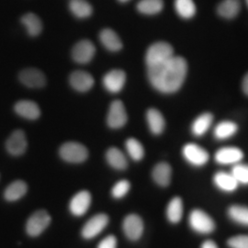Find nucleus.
<instances>
[{
    "mask_svg": "<svg viewBox=\"0 0 248 248\" xmlns=\"http://www.w3.org/2000/svg\"><path fill=\"white\" fill-rule=\"evenodd\" d=\"M174 6L180 18L189 19L195 16L197 9L193 0H175Z\"/></svg>",
    "mask_w": 248,
    "mask_h": 248,
    "instance_id": "nucleus-32",
    "label": "nucleus"
},
{
    "mask_svg": "<svg viewBox=\"0 0 248 248\" xmlns=\"http://www.w3.org/2000/svg\"><path fill=\"white\" fill-rule=\"evenodd\" d=\"M182 155L187 164L195 168H202L210 160L207 150L193 142H188L183 146Z\"/></svg>",
    "mask_w": 248,
    "mask_h": 248,
    "instance_id": "nucleus-5",
    "label": "nucleus"
},
{
    "mask_svg": "<svg viewBox=\"0 0 248 248\" xmlns=\"http://www.w3.org/2000/svg\"><path fill=\"white\" fill-rule=\"evenodd\" d=\"M190 229L198 234H211L216 229V222L213 217L202 209H193L187 219Z\"/></svg>",
    "mask_w": 248,
    "mask_h": 248,
    "instance_id": "nucleus-2",
    "label": "nucleus"
},
{
    "mask_svg": "<svg viewBox=\"0 0 248 248\" xmlns=\"http://www.w3.org/2000/svg\"><path fill=\"white\" fill-rule=\"evenodd\" d=\"M152 177L155 184L162 187H167L170 185L172 180V168L166 163L161 162L155 166L152 171Z\"/></svg>",
    "mask_w": 248,
    "mask_h": 248,
    "instance_id": "nucleus-18",
    "label": "nucleus"
},
{
    "mask_svg": "<svg viewBox=\"0 0 248 248\" xmlns=\"http://www.w3.org/2000/svg\"><path fill=\"white\" fill-rule=\"evenodd\" d=\"M238 132V125L234 122L222 121L217 124L213 130V135L216 140L224 141L230 139Z\"/></svg>",
    "mask_w": 248,
    "mask_h": 248,
    "instance_id": "nucleus-25",
    "label": "nucleus"
},
{
    "mask_svg": "<svg viewBox=\"0 0 248 248\" xmlns=\"http://www.w3.org/2000/svg\"><path fill=\"white\" fill-rule=\"evenodd\" d=\"M99 40L101 44L110 52H119L123 49V42L114 31L110 29H104L99 33Z\"/></svg>",
    "mask_w": 248,
    "mask_h": 248,
    "instance_id": "nucleus-22",
    "label": "nucleus"
},
{
    "mask_svg": "<svg viewBox=\"0 0 248 248\" xmlns=\"http://www.w3.org/2000/svg\"><path fill=\"white\" fill-rule=\"evenodd\" d=\"M184 213V204L183 201L180 197L176 196L170 200L167 210H166V216L167 219L172 224H177L182 220Z\"/></svg>",
    "mask_w": 248,
    "mask_h": 248,
    "instance_id": "nucleus-21",
    "label": "nucleus"
},
{
    "mask_svg": "<svg viewBox=\"0 0 248 248\" xmlns=\"http://www.w3.org/2000/svg\"><path fill=\"white\" fill-rule=\"evenodd\" d=\"M137 10L143 15H156L164 9L163 0H140L136 6Z\"/></svg>",
    "mask_w": 248,
    "mask_h": 248,
    "instance_id": "nucleus-31",
    "label": "nucleus"
},
{
    "mask_svg": "<svg viewBox=\"0 0 248 248\" xmlns=\"http://www.w3.org/2000/svg\"><path fill=\"white\" fill-rule=\"evenodd\" d=\"M117 248V238L114 235H108L98 244V248Z\"/></svg>",
    "mask_w": 248,
    "mask_h": 248,
    "instance_id": "nucleus-37",
    "label": "nucleus"
},
{
    "mask_svg": "<svg viewBox=\"0 0 248 248\" xmlns=\"http://www.w3.org/2000/svg\"><path fill=\"white\" fill-rule=\"evenodd\" d=\"M121 3H125V2H128L129 0H119Z\"/></svg>",
    "mask_w": 248,
    "mask_h": 248,
    "instance_id": "nucleus-40",
    "label": "nucleus"
},
{
    "mask_svg": "<svg viewBox=\"0 0 248 248\" xmlns=\"http://www.w3.org/2000/svg\"><path fill=\"white\" fill-rule=\"evenodd\" d=\"M125 147L130 157L134 161H141L144 157V148L135 138H129L125 142Z\"/></svg>",
    "mask_w": 248,
    "mask_h": 248,
    "instance_id": "nucleus-33",
    "label": "nucleus"
},
{
    "mask_svg": "<svg viewBox=\"0 0 248 248\" xmlns=\"http://www.w3.org/2000/svg\"><path fill=\"white\" fill-rule=\"evenodd\" d=\"M241 9L239 0H222L218 5L217 13L219 16L226 19L236 18Z\"/></svg>",
    "mask_w": 248,
    "mask_h": 248,
    "instance_id": "nucleus-26",
    "label": "nucleus"
},
{
    "mask_svg": "<svg viewBox=\"0 0 248 248\" xmlns=\"http://www.w3.org/2000/svg\"><path fill=\"white\" fill-rule=\"evenodd\" d=\"M231 174L239 185L248 186V165L241 163L234 165L231 170Z\"/></svg>",
    "mask_w": 248,
    "mask_h": 248,
    "instance_id": "nucleus-34",
    "label": "nucleus"
},
{
    "mask_svg": "<svg viewBox=\"0 0 248 248\" xmlns=\"http://www.w3.org/2000/svg\"><path fill=\"white\" fill-rule=\"evenodd\" d=\"M131 188V183L126 180L123 179L117 182L114 186L111 189V195L115 199H123L124 197L128 194Z\"/></svg>",
    "mask_w": 248,
    "mask_h": 248,
    "instance_id": "nucleus-35",
    "label": "nucleus"
},
{
    "mask_svg": "<svg viewBox=\"0 0 248 248\" xmlns=\"http://www.w3.org/2000/svg\"><path fill=\"white\" fill-rule=\"evenodd\" d=\"M126 82V74L124 70H110L103 78V86L110 93H119L124 89Z\"/></svg>",
    "mask_w": 248,
    "mask_h": 248,
    "instance_id": "nucleus-15",
    "label": "nucleus"
},
{
    "mask_svg": "<svg viewBox=\"0 0 248 248\" xmlns=\"http://www.w3.org/2000/svg\"><path fill=\"white\" fill-rule=\"evenodd\" d=\"M28 142L25 133L22 130H16L9 135L6 142V149L13 156H19L27 150Z\"/></svg>",
    "mask_w": 248,
    "mask_h": 248,
    "instance_id": "nucleus-13",
    "label": "nucleus"
},
{
    "mask_svg": "<svg viewBox=\"0 0 248 248\" xmlns=\"http://www.w3.org/2000/svg\"><path fill=\"white\" fill-rule=\"evenodd\" d=\"M246 3H247V5H248V0H246Z\"/></svg>",
    "mask_w": 248,
    "mask_h": 248,
    "instance_id": "nucleus-41",
    "label": "nucleus"
},
{
    "mask_svg": "<svg viewBox=\"0 0 248 248\" xmlns=\"http://www.w3.org/2000/svg\"><path fill=\"white\" fill-rule=\"evenodd\" d=\"M69 9L72 14L78 18H89L93 13V8L86 0H71Z\"/></svg>",
    "mask_w": 248,
    "mask_h": 248,
    "instance_id": "nucleus-30",
    "label": "nucleus"
},
{
    "mask_svg": "<svg viewBox=\"0 0 248 248\" xmlns=\"http://www.w3.org/2000/svg\"><path fill=\"white\" fill-rule=\"evenodd\" d=\"M229 248H248V234H237L227 240Z\"/></svg>",
    "mask_w": 248,
    "mask_h": 248,
    "instance_id": "nucleus-36",
    "label": "nucleus"
},
{
    "mask_svg": "<svg viewBox=\"0 0 248 248\" xmlns=\"http://www.w3.org/2000/svg\"><path fill=\"white\" fill-rule=\"evenodd\" d=\"M213 185L216 188L223 193H233L238 189L240 186L233 176L228 172L219 171L216 172L213 177Z\"/></svg>",
    "mask_w": 248,
    "mask_h": 248,
    "instance_id": "nucleus-14",
    "label": "nucleus"
},
{
    "mask_svg": "<svg viewBox=\"0 0 248 248\" xmlns=\"http://www.w3.org/2000/svg\"><path fill=\"white\" fill-rule=\"evenodd\" d=\"M107 162L117 170H125L128 168V160L122 151L116 147H111L106 153Z\"/></svg>",
    "mask_w": 248,
    "mask_h": 248,
    "instance_id": "nucleus-28",
    "label": "nucleus"
},
{
    "mask_svg": "<svg viewBox=\"0 0 248 248\" xmlns=\"http://www.w3.org/2000/svg\"><path fill=\"white\" fill-rule=\"evenodd\" d=\"M21 23L26 27L29 35L38 36L43 31V23L41 18L33 13H28L21 18Z\"/></svg>",
    "mask_w": 248,
    "mask_h": 248,
    "instance_id": "nucleus-29",
    "label": "nucleus"
},
{
    "mask_svg": "<svg viewBox=\"0 0 248 248\" xmlns=\"http://www.w3.org/2000/svg\"><path fill=\"white\" fill-rule=\"evenodd\" d=\"M123 230L125 236L130 241L141 239L144 231V223L142 218L137 214H129L124 218Z\"/></svg>",
    "mask_w": 248,
    "mask_h": 248,
    "instance_id": "nucleus-8",
    "label": "nucleus"
},
{
    "mask_svg": "<svg viewBox=\"0 0 248 248\" xmlns=\"http://www.w3.org/2000/svg\"><path fill=\"white\" fill-rule=\"evenodd\" d=\"M174 56V49L166 42H157L151 45L145 53L146 67L165 62Z\"/></svg>",
    "mask_w": 248,
    "mask_h": 248,
    "instance_id": "nucleus-3",
    "label": "nucleus"
},
{
    "mask_svg": "<svg viewBox=\"0 0 248 248\" xmlns=\"http://www.w3.org/2000/svg\"><path fill=\"white\" fill-rule=\"evenodd\" d=\"M69 83L72 88L78 92H88L94 86V78L88 72H73L69 78Z\"/></svg>",
    "mask_w": 248,
    "mask_h": 248,
    "instance_id": "nucleus-17",
    "label": "nucleus"
},
{
    "mask_svg": "<svg viewBox=\"0 0 248 248\" xmlns=\"http://www.w3.org/2000/svg\"><path fill=\"white\" fill-rule=\"evenodd\" d=\"M201 248H219L214 240H205L201 245Z\"/></svg>",
    "mask_w": 248,
    "mask_h": 248,
    "instance_id": "nucleus-38",
    "label": "nucleus"
},
{
    "mask_svg": "<svg viewBox=\"0 0 248 248\" xmlns=\"http://www.w3.org/2000/svg\"><path fill=\"white\" fill-rule=\"evenodd\" d=\"M242 90H243V93L248 97V72L242 81Z\"/></svg>",
    "mask_w": 248,
    "mask_h": 248,
    "instance_id": "nucleus-39",
    "label": "nucleus"
},
{
    "mask_svg": "<svg viewBox=\"0 0 248 248\" xmlns=\"http://www.w3.org/2000/svg\"><path fill=\"white\" fill-rule=\"evenodd\" d=\"M96 53V47L89 40H81L73 47L72 58L78 63H89Z\"/></svg>",
    "mask_w": 248,
    "mask_h": 248,
    "instance_id": "nucleus-11",
    "label": "nucleus"
},
{
    "mask_svg": "<svg viewBox=\"0 0 248 248\" xmlns=\"http://www.w3.org/2000/svg\"><path fill=\"white\" fill-rule=\"evenodd\" d=\"M213 122V115L210 112H204L198 116L191 124L190 131L195 137H202L207 133Z\"/></svg>",
    "mask_w": 248,
    "mask_h": 248,
    "instance_id": "nucleus-24",
    "label": "nucleus"
},
{
    "mask_svg": "<svg viewBox=\"0 0 248 248\" xmlns=\"http://www.w3.org/2000/svg\"><path fill=\"white\" fill-rule=\"evenodd\" d=\"M146 68L152 87L164 94L177 92L182 88L187 75V62L183 57L176 55Z\"/></svg>",
    "mask_w": 248,
    "mask_h": 248,
    "instance_id": "nucleus-1",
    "label": "nucleus"
},
{
    "mask_svg": "<svg viewBox=\"0 0 248 248\" xmlns=\"http://www.w3.org/2000/svg\"><path fill=\"white\" fill-rule=\"evenodd\" d=\"M52 218L45 210H39L32 213L26 222V232L31 237L41 235L50 225Z\"/></svg>",
    "mask_w": 248,
    "mask_h": 248,
    "instance_id": "nucleus-6",
    "label": "nucleus"
},
{
    "mask_svg": "<svg viewBox=\"0 0 248 248\" xmlns=\"http://www.w3.org/2000/svg\"><path fill=\"white\" fill-rule=\"evenodd\" d=\"M146 121L151 133L160 135L166 129V120L158 109L151 108L146 112Z\"/></svg>",
    "mask_w": 248,
    "mask_h": 248,
    "instance_id": "nucleus-20",
    "label": "nucleus"
},
{
    "mask_svg": "<svg viewBox=\"0 0 248 248\" xmlns=\"http://www.w3.org/2000/svg\"><path fill=\"white\" fill-rule=\"evenodd\" d=\"M28 191V186L26 182L23 180H16L9 184L5 189L4 198L8 202H17L25 195Z\"/></svg>",
    "mask_w": 248,
    "mask_h": 248,
    "instance_id": "nucleus-27",
    "label": "nucleus"
},
{
    "mask_svg": "<svg viewBox=\"0 0 248 248\" xmlns=\"http://www.w3.org/2000/svg\"><path fill=\"white\" fill-rule=\"evenodd\" d=\"M244 158V152L238 147L228 146L216 151L214 160L217 164L222 166H234Z\"/></svg>",
    "mask_w": 248,
    "mask_h": 248,
    "instance_id": "nucleus-10",
    "label": "nucleus"
},
{
    "mask_svg": "<svg viewBox=\"0 0 248 248\" xmlns=\"http://www.w3.org/2000/svg\"><path fill=\"white\" fill-rule=\"evenodd\" d=\"M227 216L232 222L241 226L248 227V206L232 204L227 209Z\"/></svg>",
    "mask_w": 248,
    "mask_h": 248,
    "instance_id": "nucleus-23",
    "label": "nucleus"
},
{
    "mask_svg": "<svg viewBox=\"0 0 248 248\" xmlns=\"http://www.w3.org/2000/svg\"><path fill=\"white\" fill-rule=\"evenodd\" d=\"M91 194L88 190H82L72 198L69 204V210L75 216H83L89 211L91 205Z\"/></svg>",
    "mask_w": 248,
    "mask_h": 248,
    "instance_id": "nucleus-16",
    "label": "nucleus"
},
{
    "mask_svg": "<svg viewBox=\"0 0 248 248\" xmlns=\"http://www.w3.org/2000/svg\"><path fill=\"white\" fill-rule=\"evenodd\" d=\"M59 155L65 162L79 164L88 159L89 150L80 142H67L61 145Z\"/></svg>",
    "mask_w": 248,
    "mask_h": 248,
    "instance_id": "nucleus-4",
    "label": "nucleus"
},
{
    "mask_svg": "<svg viewBox=\"0 0 248 248\" xmlns=\"http://www.w3.org/2000/svg\"><path fill=\"white\" fill-rule=\"evenodd\" d=\"M19 81L31 89H41L46 85V77L45 74L37 68L23 69L18 75Z\"/></svg>",
    "mask_w": 248,
    "mask_h": 248,
    "instance_id": "nucleus-12",
    "label": "nucleus"
},
{
    "mask_svg": "<svg viewBox=\"0 0 248 248\" xmlns=\"http://www.w3.org/2000/svg\"><path fill=\"white\" fill-rule=\"evenodd\" d=\"M108 216L105 213H99L92 218H90L86 222L81 231V234L83 238L90 240L95 238L98 234L104 230L108 224Z\"/></svg>",
    "mask_w": 248,
    "mask_h": 248,
    "instance_id": "nucleus-7",
    "label": "nucleus"
},
{
    "mask_svg": "<svg viewBox=\"0 0 248 248\" xmlns=\"http://www.w3.org/2000/svg\"><path fill=\"white\" fill-rule=\"evenodd\" d=\"M128 122L127 111L124 102L121 100H114L109 107L107 117V124L111 129L123 128Z\"/></svg>",
    "mask_w": 248,
    "mask_h": 248,
    "instance_id": "nucleus-9",
    "label": "nucleus"
},
{
    "mask_svg": "<svg viewBox=\"0 0 248 248\" xmlns=\"http://www.w3.org/2000/svg\"><path fill=\"white\" fill-rule=\"evenodd\" d=\"M18 115L31 121L37 120L41 116V109L38 104L31 100H19L14 106Z\"/></svg>",
    "mask_w": 248,
    "mask_h": 248,
    "instance_id": "nucleus-19",
    "label": "nucleus"
}]
</instances>
